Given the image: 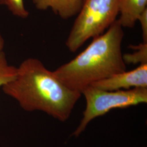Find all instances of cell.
<instances>
[{
  "instance_id": "cell-8",
  "label": "cell",
  "mask_w": 147,
  "mask_h": 147,
  "mask_svg": "<svg viewBox=\"0 0 147 147\" xmlns=\"http://www.w3.org/2000/svg\"><path fill=\"white\" fill-rule=\"evenodd\" d=\"M130 47L134 50V52L123 55L125 64H147V42H142L137 45H130Z\"/></svg>"
},
{
  "instance_id": "cell-1",
  "label": "cell",
  "mask_w": 147,
  "mask_h": 147,
  "mask_svg": "<svg viewBox=\"0 0 147 147\" xmlns=\"http://www.w3.org/2000/svg\"><path fill=\"white\" fill-rule=\"evenodd\" d=\"M26 111H42L60 121L68 119L81 93L70 89L38 59L27 58L14 79L2 87Z\"/></svg>"
},
{
  "instance_id": "cell-12",
  "label": "cell",
  "mask_w": 147,
  "mask_h": 147,
  "mask_svg": "<svg viewBox=\"0 0 147 147\" xmlns=\"http://www.w3.org/2000/svg\"><path fill=\"white\" fill-rule=\"evenodd\" d=\"M4 47H5V40L1 33L0 32V56L2 53H4L3 51Z\"/></svg>"
},
{
  "instance_id": "cell-3",
  "label": "cell",
  "mask_w": 147,
  "mask_h": 147,
  "mask_svg": "<svg viewBox=\"0 0 147 147\" xmlns=\"http://www.w3.org/2000/svg\"><path fill=\"white\" fill-rule=\"evenodd\" d=\"M118 0H84L65 42L70 52L77 51L90 38L98 37L117 20Z\"/></svg>"
},
{
  "instance_id": "cell-11",
  "label": "cell",
  "mask_w": 147,
  "mask_h": 147,
  "mask_svg": "<svg viewBox=\"0 0 147 147\" xmlns=\"http://www.w3.org/2000/svg\"><path fill=\"white\" fill-rule=\"evenodd\" d=\"M138 21L141 24L143 37V42H147V8L140 16Z\"/></svg>"
},
{
  "instance_id": "cell-6",
  "label": "cell",
  "mask_w": 147,
  "mask_h": 147,
  "mask_svg": "<svg viewBox=\"0 0 147 147\" xmlns=\"http://www.w3.org/2000/svg\"><path fill=\"white\" fill-rule=\"evenodd\" d=\"M84 2V0H33L38 9L45 11L50 8L64 20L77 16Z\"/></svg>"
},
{
  "instance_id": "cell-7",
  "label": "cell",
  "mask_w": 147,
  "mask_h": 147,
  "mask_svg": "<svg viewBox=\"0 0 147 147\" xmlns=\"http://www.w3.org/2000/svg\"><path fill=\"white\" fill-rule=\"evenodd\" d=\"M147 5V0H118L120 17L117 21L123 28H133Z\"/></svg>"
},
{
  "instance_id": "cell-10",
  "label": "cell",
  "mask_w": 147,
  "mask_h": 147,
  "mask_svg": "<svg viewBox=\"0 0 147 147\" xmlns=\"http://www.w3.org/2000/svg\"><path fill=\"white\" fill-rule=\"evenodd\" d=\"M0 5L7 7L11 13L16 16L26 19L29 13L25 7L24 0H0Z\"/></svg>"
},
{
  "instance_id": "cell-5",
  "label": "cell",
  "mask_w": 147,
  "mask_h": 147,
  "mask_svg": "<svg viewBox=\"0 0 147 147\" xmlns=\"http://www.w3.org/2000/svg\"><path fill=\"white\" fill-rule=\"evenodd\" d=\"M104 90L147 88V64H141L130 71L116 74L90 85Z\"/></svg>"
},
{
  "instance_id": "cell-9",
  "label": "cell",
  "mask_w": 147,
  "mask_h": 147,
  "mask_svg": "<svg viewBox=\"0 0 147 147\" xmlns=\"http://www.w3.org/2000/svg\"><path fill=\"white\" fill-rule=\"evenodd\" d=\"M16 67L10 65L5 53L0 56V87L10 81L16 76Z\"/></svg>"
},
{
  "instance_id": "cell-4",
  "label": "cell",
  "mask_w": 147,
  "mask_h": 147,
  "mask_svg": "<svg viewBox=\"0 0 147 147\" xmlns=\"http://www.w3.org/2000/svg\"><path fill=\"white\" fill-rule=\"evenodd\" d=\"M82 94L86 99V106L82 118L72 136H79L91 121L112 109H124L147 102V88L109 91L90 86L82 91Z\"/></svg>"
},
{
  "instance_id": "cell-2",
  "label": "cell",
  "mask_w": 147,
  "mask_h": 147,
  "mask_svg": "<svg viewBox=\"0 0 147 147\" xmlns=\"http://www.w3.org/2000/svg\"><path fill=\"white\" fill-rule=\"evenodd\" d=\"M123 28L116 20L82 53L53 71L70 89L81 93L95 82L126 70L121 44Z\"/></svg>"
}]
</instances>
